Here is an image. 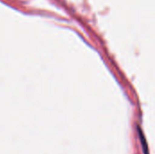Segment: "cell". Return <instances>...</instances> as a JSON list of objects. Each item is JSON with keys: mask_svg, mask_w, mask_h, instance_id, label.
<instances>
[]
</instances>
